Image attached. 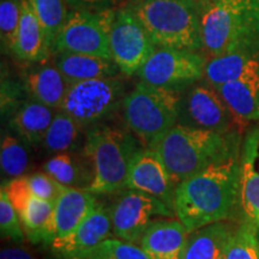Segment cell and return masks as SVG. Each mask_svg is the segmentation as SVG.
<instances>
[{"instance_id":"cell-1","label":"cell","mask_w":259,"mask_h":259,"mask_svg":"<svg viewBox=\"0 0 259 259\" xmlns=\"http://www.w3.org/2000/svg\"><path fill=\"white\" fill-rule=\"evenodd\" d=\"M240 204V155L212 164L178 184L177 218L190 233L227 221Z\"/></svg>"},{"instance_id":"cell-2","label":"cell","mask_w":259,"mask_h":259,"mask_svg":"<svg viewBox=\"0 0 259 259\" xmlns=\"http://www.w3.org/2000/svg\"><path fill=\"white\" fill-rule=\"evenodd\" d=\"M239 131L229 134L177 124L154 147L177 184L240 155Z\"/></svg>"},{"instance_id":"cell-3","label":"cell","mask_w":259,"mask_h":259,"mask_svg":"<svg viewBox=\"0 0 259 259\" xmlns=\"http://www.w3.org/2000/svg\"><path fill=\"white\" fill-rule=\"evenodd\" d=\"M142 148L126 125L103 122L87 130L83 150L95 169L89 192L99 196L124 190L132 161Z\"/></svg>"},{"instance_id":"cell-4","label":"cell","mask_w":259,"mask_h":259,"mask_svg":"<svg viewBox=\"0 0 259 259\" xmlns=\"http://www.w3.org/2000/svg\"><path fill=\"white\" fill-rule=\"evenodd\" d=\"M183 92L151 85L141 80L126 95L122 119L142 147L154 149L178 124Z\"/></svg>"},{"instance_id":"cell-5","label":"cell","mask_w":259,"mask_h":259,"mask_svg":"<svg viewBox=\"0 0 259 259\" xmlns=\"http://www.w3.org/2000/svg\"><path fill=\"white\" fill-rule=\"evenodd\" d=\"M131 8L157 47L203 51L199 8L194 0H138Z\"/></svg>"},{"instance_id":"cell-6","label":"cell","mask_w":259,"mask_h":259,"mask_svg":"<svg viewBox=\"0 0 259 259\" xmlns=\"http://www.w3.org/2000/svg\"><path fill=\"white\" fill-rule=\"evenodd\" d=\"M198 8L206 59L238 47L259 45L251 0H204Z\"/></svg>"},{"instance_id":"cell-7","label":"cell","mask_w":259,"mask_h":259,"mask_svg":"<svg viewBox=\"0 0 259 259\" xmlns=\"http://www.w3.org/2000/svg\"><path fill=\"white\" fill-rule=\"evenodd\" d=\"M127 94L124 80L113 76L82 80L70 84L60 109L88 130L108 122L119 109Z\"/></svg>"},{"instance_id":"cell-8","label":"cell","mask_w":259,"mask_h":259,"mask_svg":"<svg viewBox=\"0 0 259 259\" xmlns=\"http://www.w3.org/2000/svg\"><path fill=\"white\" fill-rule=\"evenodd\" d=\"M115 194L109 212L113 235L121 240L139 244L144 233L155 222L177 218L173 209L149 193L124 189Z\"/></svg>"},{"instance_id":"cell-9","label":"cell","mask_w":259,"mask_h":259,"mask_svg":"<svg viewBox=\"0 0 259 259\" xmlns=\"http://www.w3.org/2000/svg\"><path fill=\"white\" fill-rule=\"evenodd\" d=\"M114 15L112 10L101 12L70 11L52 45V54L69 52L112 59L109 31Z\"/></svg>"},{"instance_id":"cell-10","label":"cell","mask_w":259,"mask_h":259,"mask_svg":"<svg viewBox=\"0 0 259 259\" xmlns=\"http://www.w3.org/2000/svg\"><path fill=\"white\" fill-rule=\"evenodd\" d=\"M205 63L197 51L157 47L137 74L151 85L184 92L203 78Z\"/></svg>"},{"instance_id":"cell-11","label":"cell","mask_w":259,"mask_h":259,"mask_svg":"<svg viewBox=\"0 0 259 259\" xmlns=\"http://www.w3.org/2000/svg\"><path fill=\"white\" fill-rule=\"evenodd\" d=\"M112 59L125 76H134L156 51V44L131 6L115 12L109 31Z\"/></svg>"},{"instance_id":"cell-12","label":"cell","mask_w":259,"mask_h":259,"mask_svg":"<svg viewBox=\"0 0 259 259\" xmlns=\"http://www.w3.org/2000/svg\"><path fill=\"white\" fill-rule=\"evenodd\" d=\"M178 124L220 134L240 128L221 95L210 84H193L183 94Z\"/></svg>"},{"instance_id":"cell-13","label":"cell","mask_w":259,"mask_h":259,"mask_svg":"<svg viewBox=\"0 0 259 259\" xmlns=\"http://www.w3.org/2000/svg\"><path fill=\"white\" fill-rule=\"evenodd\" d=\"M178 184L156 150L142 148L132 161L125 189L138 190L161 199L174 210Z\"/></svg>"},{"instance_id":"cell-14","label":"cell","mask_w":259,"mask_h":259,"mask_svg":"<svg viewBox=\"0 0 259 259\" xmlns=\"http://www.w3.org/2000/svg\"><path fill=\"white\" fill-rule=\"evenodd\" d=\"M113 235L109 209L100 204L72 233L52 241V250L64 259H87L95 248Z\"/></svg>"},{"instance_id":"cell-15","label":"cell","mask_w":259,"mask_h":259,"mask_svg":"<svg viewBox=\"0 0 259 259\" xmlns=\"http://www.w3.org/2000/svg\"><path fill=\"white\" fill-rule=\"evenodd\" d=\"M240 128L259 120V60L242 76L216 88Z\"/></svg>"},{"instance_id":"cell-16","label":"cell","mask_w":259,"mask_h":259,"mask_svg":"<svg viewBox=\"0 0 259 259\" xmlns=\"http://www.w3.org/2000/svg\"><path fill=\"white\" fill-rule=\"evenodd\" d=\"M190 232L178 218L155 222L139 244L150 259H184Z\"/></svg>"},{"instance_id":"cell-17","label":"cell","mask_w":259,"mask_h":259,"mask_svg":"<svg viewBox=\"0 0 259 259\" xmlns=\"http://www.w3.org/2000/svg\"><path fill=\"white\" fill-rule=\"evenodd\" d=\"M240 206L259 228V130L246 137L240 155Z\"/></svg>"},{"instance_id":"cell-18","label":"cell","mask_w":259,"mask_h":259,"mask_svg":"<svg viewBox=\"0 0 259 259\" xmlns=\"http://www.w3.org/2000/svg\"><path fill=\"white\" fill-rule=\"evenodd\" d=\"M99 205L97 194L67 187L54 205L56 239L72 233Z\"/></svg>"},{"instance_id":"cell-19","label":"cell","mask_w":259,"mask_h":259,"mask_svg":"<svg viewBox=\"0 0 259 259\" xmlns=\"http://www.w3.org/2000/svg\"><path fill=\"white\" fill-rule=\"evenodd\" d=\"M14 54L32 64L44 63L52 54L44 28L29 0H21V22Z\"/></svg>"},{"instance_id":"cell-20","label":"cell","mask_w":259,"mask_h":259,"mask_svg":"<svg viewBox=\"0 0 259 259\" xmlns=\"http://www.w3.org/2000/svg\"><path fill=\"white\" fill-rule=\"evenodd\" d=\"M258 60L259 45L234 48L221 56L206 59L204 78L216 89L222 84L238 79Z\"/></svg>"},{"instance_id":"cell-21","label":"cell","mask_w":259,"mask_h":259,"mask_svg":"<svg viewBox=\"0 0 259 259\" xmlns=\"http://www.w3.org/2000/svg\"><path fill=\"white\" fill-rule=\"evenodd\" d=\"M44 170L64 186L87 191L95 177L93 162L84 150L53 155L44 164Z\"/></svg>"},{"instance_id":"cell-22","label":"cell","mask_w":259,"mask_h":259,"mask_svg":"<svg viewBox=\"0 0 259 259\" xmlns=\"http://www.w3.org/2000/svg\"><path fill=\"white\" fill-rule=\"evenodd\" d=\"M234 229L231 222L220 221L191 232L184 259H226Z\"/></svg>"},{"instance_id":"cell-23","label":"cell","mask_w":259,"mask_h":259,"mask_svg":"<svg viewBox=\"0 0 259 259\" xmlns=\"http://www.w3.org/2000/svg\"><path fill=\"white\" fill-rule=\"evenodd\" d=\"M25 90L30 99L54 109H60L70 83L54 65H40L25 76Z\"/></svg>"},{"instance_id":"cell-24","label":"cell","mask_w":259,"mask_h":259,"mask_svg":"<svg viewBox=\"0 0 259 259\" xmlns=\"http://www.w3.org/2000/svg\"><path fill=\"white\" fill-rule=\"evenodd\" d=\"M54 64L70 84L118 76L120 72V69L113 59L69 52L57 54Z\"/></svg>"},{"instance_id":"cell-25","label":"cell","mask_w":259,"mask_h":259,"mask_svg":"<svg viewBox=\"0 0 259 259\" xmlns=\"http://www.w3.org/2000/svg\"><path fill=\"white\" fill-rule=\"evenodd\" d=\"M58 109L30 99L25 101L11 119V127L29 144L44 142Z\"/></svg>"},{"instance_id":"cell-26","label":"cell","mask_w":259,"mask_h":259,"mask_svg":"<svg viewBox=\"0 0 259 259\" xmlns=\"http://www.w3.org/2000/svg\"><path fill=\"white\" fill-rule=\"evenodd\" d=\"M54 205V203L37 198L32 194L24 208L17 212L25 236L34 244L44 242L51 245L56 239Z\"/></svg>"},{"instance_id":"cell-27","label":"cell","mask_w":259,"mask_h":259,"mask_svg":"<svg viewBox=\"0 0 259 259\" xmlns=\"http://www.w3.org/2000/svg\"><path fill=\"white\" fill-rule=\"evenodd\" d=\"M85 135L87 131L79 122L67 113L58 109L42 144L47 153L52 155L83 150Z\"/></svg>"},{"instance_id":"cell-28","label":"cell","mask_w":259,"mask_h":259,"mask_svg":"<svg viewBox=\"0 0 259 259\" xmlns=\"http://www.w3.org/2000/svg\"><path fill=\"white\" fill-rule=\"evenodd\" d=\"M29 2L44 28L47 44L51 50L54 40L69 17V5L66 0H29Z\"/></svg>"},{"instance_id":"cell-29","label":"cell","mask_w":259,"mask_h":259,"mask_svg":"<svg viewBox=\"0 0 259 259\" xmlns=\"http://www.w3.org/2000/svg\"><path fill=\"white\" fill-rule=\"evenodd\" d=\"M0 164L2 173L10 179L24 177L29 168L27 148L17 136L6 132L3 135L0 145Z\"/></svg>"},{"instance_id":"cell-30","label":"cell","mask_w":259,"mask_h":259,"mask_svg":"<svg viewBox=\"0 0 259 259\" xmlns=\"http://www.w3.org/2000/svg\"><path fill=\"white\" fill-rule=\"evenodd\" d=\"M226 259H259L258 226L250 220H244L235 226Z\"/></svg>"},{"instance_id":"cell-31","label":"cell","mask_w":259,"mask_h":259,"mask_svg":"<svg viewBox=\"0 0 259 259\" xmlns=\"http://www.w3.org/2000/svg\"><path fill=\"white\" fill-rule=\"evenodd\" d=\"M21 22V0H2L0 3V36L5 53L14 54Z\"/></svg>"},{"instance_id":"cell-32","label":"cell","mask_w":259,"mask_h":259,"mask_svg":"<svg viewBox=\"0 0 259 259\" xmlns=\"http://www.w3.org/2000/svg\"><path fill=\"white\" fill-rule=\"evenodd\" d=\"M87 259H150L141 246L121 239L108 238L102 241Z\"/></svg>"},{"instance_id":"cell-33","label":"cell","mask_w":259,"mask_h":259,"mask_svg":"<svg viewBox=\"0 0 259 259\" xmlns=\"http://www.w3.org/2000/svg\"><path fill=\"white\" fill-rule=\"evenodd\" d=\"M0 231L3 239L22 242L25 239V233L16 209L10 202L8 193L2 187L0 192Z\"/></svg>"},{"instance_id":"cell-34","label":"cell","mask_w":259,"mask_h":259,"mask_svg":"<svg viewBox=\"0 0 259 259\" xmlns=\"http://www.w3.org/2000/svg\"><path fill=\"white\" fill-rule=\"evenodd\" d=\"M28 185L30 187L31 193L37 198L51 203H57L59 197L67 189L63 184L51 177L46 171H37L27 177Z\"/></svg>"},{"instance_id":"cell-35","label":"cell","mask_w":259,"mask_h":259,"mask_svg":"<svg viewBox=\"0 0 259 259\" xmlns=\"http://www.w3.org/2000/svg\"><path fill=\"white\" fill-rule=\"evenodd\" d=\"M119 0H66L67 5L74 11L101 12L112 10L113 5Z\"/></svg>"},{"instance_id":"cell-36","label":"cell","mask_w":259,"mask_h":259,"mask_svg":"<svg viewBox=\"0 0 259 259\" xmlns=\"http://www.w3.org/2000/svg\"><path fill=\"white\" fill-rule=\"evenodd\" d=\"M0 259H35V257L23 247L9 246V247L2 248Z\"/></svg>"},{"instance_id":"cell-37","label":"cell","mask_w":259,"mask_h":259,"mask_svg":"<svg viewBox=\"0 0 259 259\" xmlns=\"http://www.w3.org/2000/svg\"><path fill=\"white\" fill-rule=\"evenodd\" d=\"M252 3V17H253V25L259 37V0H251Z\"/></svg>"},{"instance_id":"cell-38","label":"cell","mask_w":259,"mask_h":259,"mask_svg":"<svg viewBox=\"0 0 259 259\" xmlns=\"http://www.w3.org/2000/svg\"><path fill=\"white\" fill-rule=\"evenodd\" d=\"M194 2H196V3H197V4H198V5H199V4H202V3L204 2V0H194Z\"/></svg>"},{"instance_id":"cell-39","label":"cell","mask_w":259,"mask_h":259,"mask_svg":"<svg viewBox=\"0 0 259 259\" xmlns=\"http://www.w3.org/2000/svg\"><path fill=\"white\" fill-rule=\"evenodd\" d=\"M258 244H259V228H258Z\"/></svg>"},{"instance_id":"cell-40","label":"cell","mask_w":259,"mask_h":259,"mask_svg":"<svg viewBox=\"0 0 259 259\" xmlns=\"http://www.w3.org/2000/svg\"><path fill=\"white\" fill-rule=\"evenodd\" d=\"M136 2H138V0H135V3H136Z\"/></svg>"}]
</instances>
